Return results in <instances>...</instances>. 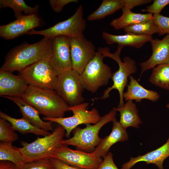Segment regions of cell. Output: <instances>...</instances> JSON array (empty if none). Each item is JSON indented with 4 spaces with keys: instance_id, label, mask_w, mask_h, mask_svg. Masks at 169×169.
<instances>
[{
    "instance_id": "cell-38",
    "label": "cell",
    "mask_w": 169,
    "mask_h": 169,
    "mask_svg": "<svg viewBox=\"0 0 169 169\" xmlns=\"http://www.w3.org/2000/svg\"><path fill=\"white\" fill-rule=\"evenodd\" d=\"M0 169H18L13 163L8 161H2L0 162Z\"/></svg>"
},
{
    "instance_id": "cell-29",
    "label": "cell",
    "mask_w": 169,
    "mask_h": 169,
    "mask_svg": "<svg viewBox=\"0 0 169 169\" xmlns=\"http://www.w3.org/2000/svg\"><path fill=\"white\" fill-rule=\"evenodd\" d=\"M127 33L152 36L159 32V29L153 18L144 22L126 27L123 29Z\"/></svg>"
},
{
    "instance_id": "cell-3",
    "label": "cell",
    "mask_w": 169,
    "mask_h": 169,
    "mask_svg": "<svg viewBox=\"0 0 169 169\" xmlns=\"http://www.w3.org/2000/svg\"><path fill=\"white\" fill-rule=\"evenodd\" d=\"M65 133L64 129L59 125L49 135L43 137H38L30 143L22 141V147L18 149L24 162L49 159L56 148L62 144Z\"/></svg>"
},
{
    "instance_id": "cell-23",
    "label": "cell",
    "mask_w": 169,
    "mask_h": 169,
    "mask_svg": "<svg viewBox=\"0 0 169 169\" xmlns=\"http://www.w3.org/2000/svg\"><path fill=\"white\" fill-rule=\"evenodd\" d=\"M120 112L119 122L126 129L129 127L138 128L142 122L139 115L138 110L135 104L132 100L127 101L121 107L116 108Z\"/></svg>"
},
{
    "instance_id": "cell-33",
    "label": "cell",
    "mask_w": 169,
    "mask_h": 169,
    "mask_svg": "<svg viewBox=\"0 0 169 169\" xmlns=\"http://www.w3.org/2000/svg\"><path fill=\"white\" fill-rule=\"evenodd\" d=\"M169 4V0H155L151 4L141 10L152 14H160L163 9Z\"/></svg>"
},
{
    "instance_id": "cell-22",
    "label": "cell",
    "mask_w": 169,
    "mask_h": 169,
    "mask_svg": "<svg viewBox=\"0 0 169 169\" xmlns=\"http://www.w3.org/2000/svg\"><path fill=\"white\" fill-rule=\"evenodd\" d=\"M122 10V15L113 19L110 23V25L115 30L123 29L126 27L144 22L153 18V14H151L134 13L124 6Z\"/></svg>"
},
{
    "instance_id": "cell-28",
    "label": "cell",
    "mask_w": 169,
    "mask_h": 169,
    "mask_svg": "<svg viewBox=\"0 0 169 169\" xmlns=\"http://www.w3.org/2000/svg\"><path fill=\"white\" fill-rule=\"evenodd\" d=\"M149 80L153 84L169 90V64L153 68Z\"/></svg>"
},
{
    "instance_id": "cell-14",
    "label": "cell",
    "mask_w": 169,
    "mask_h": 169,
    "mask_svg": "<svg viewBox=\"0 0 169 169\" xmlns=\"http://www.w3.org/2000/svg\"><path fill=\"white\" fill-rule=\"evenodd\" d=\"M40 18L36 14L23 15L9 23L0 26V36L6 40L14 39L28 33L40 26Z\"/></svg>"
},
{
    "instance_id": "cell-39",
    "label": "cell",
    "mask_w": 169,
    "mask_h": 169,
    "mask_svg": "<svg viewBox=\"0 0 169 169\" xmlns=\"http://www.w3.org/2000/svg\"><path fill=\"white\" fill-rule=\"evenodd\" d=\"M166 107L169 109V103L167 104L166 105Z\"/></svg>"
},
{
    "instance_id": "cell-32",
    "label": "cell",
    "mask_w": 169,
    "mask_h": 169,
    "mask_svg": "<svg viewBox=\"0 0 169 169\" xmlns=\"http://www.w3.org/2000/svg\"><path fill=\"white\" fill-rule=\"evenodd\" d=\"M153 19L159 29L158 34L162 35L169 34V18L158 14H153Z\"/></svg>"
},
{
    "instance_id": "cell-31",
    "label": "cell",
    "mask_w": 169,
    "mask_h": 169,
    "mask_svg": "<svg viewBox=\"0 0 169 169\" xmlns=\"http://www.w3.org/2000/svg\"><path fill=\"white\" fill-rule=\"evenodd\" d=\"M17 168L18 169H55L50 158L24 163Z\"/></svg>"
},
{
    "instance_id": "cell-9",
    "label": "cell",
    "mask_w": 169,
    "mask_h": 169,
    "mask_svg": "<svg viewBox=\"0 0 169 169\" xmlns=\"http://www.w3.org/2000/svg\"><path fill=\"white\" fill-rule=\"evenodd\" d=\"M88 102H83L79 105L69 106V110L73 113V115L67 117L57 118L44 117V120L54 122L62 126L66 132L65 136L69 138L71 131L79 125L84 124H95L101 119L98 110L95 108L90 110L87 108L89 105Z\"/></svg>"
},
{
    "instance_id": "cell-16",
    "label": "cell",
    "mask_w": 169,
    "mask_h": 169,
    "mask_svg": "<svg viewBox=\"0 0 169 169\" xmlns=\"http://www.w3.org/2000/svg\"><path fill=\"white\" fill-rule=\"evenodd\" d=\"M29 85L20 75L0 69V96L21 97Z\"/></svg>"
},
{
    "instance_id": "cell-21",
    "label": "cell",
    "mask_w": 169,
    "mask_h": 169,
    "mask_svg": "<svg viewBox=\"0 0 169 169\" xmlns=\"http://www.w3.org/2000/svg\"><path fill=\"white\" fill-rule=\"evenodd\" d=\"M129 78L130 81L127 86V90L123 94L125 100H135L141 102V100L146 99L154 102L159 99L160 95L157 92L144 88L133 76L130 75Z\"/></svg>"
},
{
    "instance_id": "cell-6",
    "label": "cell",
    "mask_w": 169,
    "mask_h": 169,
    "mask_svg": "<svg viewBox=\"0 0 169 169\" xmlns=\"http://www.w3.org/2000/svg\"><path fill=\"white\" fill-rule=\"evenodd\" d=\"M105 57L97 51L95 57L89 62L80 74L84 89L92 93L107 85L112 76L110 68L103 62Z\"/></svg>"
},
{
    "instance_id": "cell-1",
    "label": "cell",
    "mask_w": 169,
    "mask_h": 169,
    "mask_svg": "<svg viewBox=\"0 0 169 169\" xmlns=\"http://www.w3.org/2000/svg\"><path fill=\"white\" fill-rule=\"evenodd\" d=\"M51 54V39L44 37L33 44L25 42L8 52L0 69L19 72L39 60L50 59Z\"/></svg>"
},
{
    "instance_id": "cell-19",
    "label": "cell",
    "mask_w": 169,
    "mask_h": 169,
    "mask_svg": "<svg viewBox=\"0 0 169 169\" xmlns=\"http://www.w3.org/2000/svg\"><path fill=\"white\" fill-rule=\"evenodd\" d=\"M3 97L13 101L19 107L23 118L34 126L49 131L53 130L52 122L44 121L39 116V111L21 97L6 96Z\"/></svg>"
},
{
    "instance_id": "cell-36",
    "label": "cell",
    "mask_w": 169,
    "mask_h": 169,
    "mask_svg": "<svg viewBox=\"0 0 169 169\" xmlns=\"http://www.w3.org/2000/svg\"><path fill=\"white\" fill-rule=\"evenodd\" d=\"M50 160L55 169H84L69 165L57 159L50 158Z\"/></svg>"
},
{
    "instance_id": "cell-20",
    "label": "cell",
    "mask_w": 169,
    "mask_h": 169,
    "mask_svg": "<svg viewBox=\"0 0 169 169\" xmlns=\"http://www.w3.org/2000/svg\"><path fill=\"white\" fill-rule=\"evenodd\" d=\"M102 37L108 44H117L118 45L117 48L122 49L125 46L140 48L153 38L152 36L138 35L127 33L124 35H115L106 32H102Z\"/></svg>"
},
{
    "instance_id": "cell-4",
    "label": "cell",
    "mask_w": 169,
    "mask_h": 169,
    "mask_svg": "<svg viewBox=\"0 0 169 169\" xmlns=\"http://www.w3.org/2000/svg\"><path fill=\"white\" fill-rule=\"evenodd\" d=\"M122 49L117 48V50L114 53H110V49L107 47H100L98 50L105 57H109L115 61L118 64L119 69L112 74L111 78L113 81L112 85L108 87L104 91L102 96L95 98V99H106L109 97L110 91L116 89L118 91L120 97L119 103L117 107H121L124 104V91L125 88L127 85L128 77L131 74L135 73L137 69L136 61L129 57H124L123 61H121L120 54Z\"/></svg>"
},
{
    "instance_id": "cell-37",
    "label": "cell",
    "mask_w": 169,
    "mask_h": 169,
    "mask_svg": "<svg viewBox=\"0 0 169 169\" xmlns=\"http://www.w3.org/2000/svg\"><path fill=\"white\" fill-rule=\"evenodd\" d=\"M151 1V0H124V6L131 10L135 7L149 3Z\"/></svg>"
},
{
    "instance_id": "cell-34",
    "label": "cell",
    "mask_w": 169,
    "mask_h": 169,
    "mask_svg": "<svg viewBox=\"0 0 169 169\" xmlns=\"http://www.w3.org/2000/svg\"><path fill=\"white\" fill-rule=\"evenodd\" d=\"M78 0H49V2L50 7L54 12H61L64 7L71 3H77Z\"/></svg>"
},
{
    "instance_id": "cell-30",
    "label": "cell",
    "mask_w": 169,
    "mask_h": 169,
    "mask_svg": "<svg viewBox=\"0 0 169 169\" xmlns=\"http://www.w3.org/2000/svg\"><path fill=\"white\" fill-rule=\"evenodd\" d=\"M18 139L17 134L10 124L5 119L0 118V141L13 142Z\"/></svg>"
},
{
    "instance_id": "cell-27",
    "label": "cell",
    "mask_w": 169,
    "mask_h": 169,
    "mask_svg": "<svg viewBox=\"0 0 169 169\" xmlns=\"http://www.w3.org/2000/svg\"><path fill=\"white\" fill-rule=\"evenodd\" d=\"M0 6L12 9L16 19L23 15V12L27 15L36 14L39 7L38 5L34 7L29 6L23 0H0Z\"/></svg>"
},
{
    "instance_id": "cell-11",
    "label": "cell",
    "mask_w": 169,
    "mask_h": 169,
    "mask_svg": "<svg viewBox=\"0 0 169 169\" xmlns=\"http://www.w3.org/2000/svg\"><path fill=\"white\" fill-rule=\"evenodd\" d=\"M50 158L60 160L69 165L84 169H97L103 161L102 158L93 152H87L73 150L62 144L54 150Z\"/></svg>"
},
{
    "instance_id": "cell-25",
    "label": "cell",
    "mask_w": 169,
    "mask_h": 169,
    "mask_svg": "<svg viewBox=\"0 0 169 169\" xmlns=\"http://www.w3.org/2000/svg\"><path fill=\"white\" fill-rule=\"evenodd\" d=\"M124 6V0H103L99 8L89 15L90 21L98 20L114 13Z\"/></svg>"
},
{
    "instance_id": "cell-10",
    "label": "cell",
    "mask_w": 169,
    "mask_h": 169,
    "mask_svg": "<svg viewBox=\"0 0 169 169\" xmlns=\"http://www.w3.org/2000/svg\"><path fill=\"white\" fill-rule=\"evenodd\" d=\"M50 59H42L19 72L29 85L55 90L58 76Z\"/></svg>"
},
{
    "instance_id": "cell-35",
    "label": "cell",
    "mask_w": 169,
    "mask_h": 169,
    "mask_svg": "<svg viewBox=\"0 0 169 169\" xmlns=\"http://www.w3.org/2000/svg\"><path fill=\"white\" fill-rule=\"evenodd\" d=\"M97 169H119L114 161L111 152L108 153Z\"/></svg>"
},
{
    "instance_id": "cell-8",
    "label": "cell",
    "mask_w": 169,
    "mask_h": 169,
    "mask_svg": "<svg viewBox=\"0 0 169 169\" xmlns=\"http://www.w3.org/2000/svg\"><path fill=\"white\" fill-rule=\"evenodd\" d=\"M84 90L80 75L75 70H66L58 76L55 90L69 106L84 102Z\"/></svg>"
},
{
    "instance_id": "cell-24",
    "label": "cell",
    "mask_w": 169,
    "mask_h": 169,
    "mask_svg": "<svg viewBox=\"0 0 169 169\" xmlns=\"http://www.w3.org/2000/svg\"><path fill=\"white\" fill-rule=\"evenodd\" d=\"M0 118L8 121L14 131H17L22 134L32 133L37 136H45L51 133L36 127L22 117L20 119L13 118L0 111Z\"/></svg>"
},
{
    "instance_id": "cell-12",
    "label": "cell",
    "mask_w": 169,
    "mask_h": 169,
    "mask_svg": "<svg viewBox=\"0 0 169 169\" xmlns=\"http://www.w3.org/2000/svg\"><path fill=\"white\" fill-rule=\"evenodd\" d=\"M69 38L72 69L80 75L97 51L93 43L84 35Z\"/></svg>"
},
{
    "instance_id": "cell-15",
    "label": "cell",
    "mask_w": 169,
    "mask_h": 169,
    "mask_svg": "<svg viewBox=\"0 0 169 169\" xmlns=\"http://www.w3.org/2000/svg\"><path fill=\"white\" fill-rule=\"evenodd\" d=\"M150 42L152 54L147 61L140 64L141 69L140 78L144 72L157 65L169 64V34L161 40L153 38Z\"/></svg>"
},
{
    "instance_id": "cell-2",
    "label": "cell",
    "mask_w": 169,
    "mask_h": 169,
    "mask_svg": "<svg viewBox=\"0 0 169 169\" xmlns=\"http://www.w3.org/2000/svg\"><path fill=\"white\" fill-rule=\"evenodd\" d=\"M21 98L44 117H64L69 106L54 90L29 85Z\"/></svg>"
},
{
    "instance_id": "cell-13",
    "label": "cell",
    "mask_w": 169,
    "mask_h": 169,
    "mask_svg": "<svg viewBox=\"0 0 169 169\" xmlns=\"http://www.w3.org/2000/svg\"><path fill=\"white\" fill-rule=\"evenodd\" d=\"M69 38L67 36H59L51 39L52 54L50 62L57 76L72 69Z\"/></svg>"
},
{
    "instance_id": "cell-26",
    "label": "cell",
    "mask_w": 169,
    "mask_h": 169,
    "mask_svg": "<svg viewBox=\"0 0 169 169\" xmlns=\"http://www.w3.org/2000/svg\"><path fill=\"white\" fill-rule=\"evenodd\" d=\"M0 160L10 161L17 166L24 163L18 147L13 146L10 142H0Z\"/></svg>"
},
{
    "instance_id": "cell-17",
    "label": "cell",
    "mask_w": 169,
    "mask_h": 169,
    "mask_svg": "<svg viewBox=\"0 0 169 169\" xmlns=\"http://www.w3.org/2000/svg\"><path fill=\"white\" fill-rule=\"evenodd\" d=\"M168 157L169 137L165 144L155 150L136 157H131L129 161L123 164L120 169H131L136 163L141 161L146 162V164H153L159 169H164V161Z\"/></svg>"
},
{
    "instance_id": "cell-5",
    "label": "cell",
    "mask_w": 169,
    "mask_h": 169,
    "mask_svg": "<svg viewBox=\"0 0 169 169\" xmlns=\"http://www.w3.org/2000/svg\"><path fill=\"white\" fill-rule=\"evenodd\" d=\"M117 112L116 108L113 107L96 123L86 124L84 128H76L72 131L73 136L64 140L62 144L74 146L77 150L87 152H93L102 139L99 136L100 129L105 124L114 120Z\"/></svg>"
},
{
    "instance_id": "cell-7",
    "label": "cell",
    "mask_w": 169,
    "mask_h": 169,
    "mask_svg": "<svg viewBox=\"0 0 169 169\" xmlns=\"http://www.w3.org/2000/svg\"><path fill=\"white\" fill-rule=\"evenodd\" d=\"M83 9L82 5L77 8L74 14L67 19L58 22L54 25L41 30L33 29L27 34H38L51 39L59 36L69 38L83 36L86 27L85 20L83 17Z\"/></svg>"
},
{
    "instance_id": "cell-18",
    "label": "cell",
    "mask_w": 169,
    "mask_h": 169,
    "mask_svg": "<svg viewBox=\"0 0 169 169\" xmlns=\"http://www.w3.org/2000/svg\"><path fill=\"white\" fill-rule=\"evenodd\" d=\"M113 126L110 133L102 139L93 152L97 156L105 157L110 147L118 142H124L128 139L126 129L124 128L115 118L112 121Z\"/></svg>"
}]
</instances>
